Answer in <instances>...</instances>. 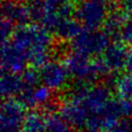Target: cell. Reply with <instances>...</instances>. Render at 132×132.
Listing matches in <instances>:
<instances>
[{
	"label": "cell",
	"instance_id": "cell-8",
	"mask_svg": "<svg viewBox=\"0 0 132 132\" xmlns=\"http://www.w3.org/2000/svg\"><path fill=\"white\" fill-rule=\"evenodd\" d=\"M39 74L42 85L46 86L52 91L64 89L68 84L70 75L65 64L59 61H48L41 67Z\"/></svg>",
	"mask_w": 132,
	"mask_h": 132
},
{
	"label": "cell",
	"instance_id": "cell-23",
	"mask_svg": "<svg viewBox=\"0 0 132 132\" xmlns=\"http://www.w3.org/2000/svg\"><path fill=\"white\" fill-rule=\"evenodd\" d=\"M118 102L122 117H124L125 119L132 118V99L121 97L120 99H118Z\"/></svg>",
	"mask_w": 132,
	"mask_h": 132
},
{
	"label": "cell",
	"instance_id": "cell-30",
	"mask_svg": "<svg viewBox=\"0 0 132 132\" xmlns=\"http://www.w3.org/2000/svg\"><path fill=\"white\" fill-rule=\"evenodd\" d=\"M77 1H80V2H81V1H84V0H77Z\"/></svg>",
	"mask_w": 132,
	"mask_h": 132
},
{
	"label": "cell",
	"instance_id": "cell-6",
	"mask_svg": "<svg viewBox=\"0 0 132 132\" xmlns=\"http://www.w3.org/2000/svg\"><path fill=\"white\" fill-rule=\"evenodd\" d=\"M128 51L125 45L119 42L109 44L100 58L95 60V64L100 75L117 73L125 68Z\"/></svg>",
	"mask_w": 132,
	"mask_h": 132
},
{
	"label": "cell",
	"instance_id": "cell-11",
	"mask_svg": "<svg viewBox=\"0 0 132 132\" xmlns=\"http://www.w3.org/2000/svg\"><path fill=\"white\" fill-rule=\"evenodd\" d=\"M2 16L20 26L27 25L32 13L30 6L19 0H4L2 4Z\"/></svg>",
	"mask_w": 132,
	"mask_h": 132
},
{
	"label": "cell",
	"instance_id": "cell-4",
	"mask_svg": "<svg viewBox=\"0 0 132 132\" xmlns=\"http://www.w3.org/2000/svg\"><path fill=\"white\" fill-rule=\"evenodd\" d=\"M105 0H84L75 9L77 21L88 30H98L104 25L108 7Z\"/></svg>",
	"mask_w": 132,
	"mask_h": 132
},
{
	"label": "cell",
	"instance_id": "cell-28",
	"mask_svg": "<svg viewBox=\"0 0 132 132\" xmlns=\"http://www.w3.org/2000/svg\"><path fill=\"white\" fill-rule=\"evenodd\" d=\"M1 132H13V131H1ZM16 132H19V131H16Z\"/></svg>",
	"mask_w": 132,
	"mask_h": 132
},
{
	"label": "cell",
	"instance_id": "cell-21",
	"mask_svg": "<svg viewBox=\"0 0 132 132\" xmlns=\"http://www.w3.org/2000/svg\"><path fill=\"white\" fill-rule=\"evenodd\" d=\"M102 132H132V120L123 119Z\"/></svg>",
	"mask_w": 132,
	"mask_h": 132
},
{
	"label": "cell",
	"instance_id": "cell-7",
	"mask_svg": "<svg viewBox=\"0 0 132 132\" xmlns=\"http://www.w3.org/2000/svg\"><path fill=\"white\" fill-rule=\"evenodd\" d=\"M25 106L13 98L5 99L1 105V131H19L26 118Z\"/></svg>",
	"mask_w": 132,
	"mask_h": 132
},
{
	"label": "cell",
	"instance_id": "cell-14",
	"mask_svg": "<svg viewBox=\"0 0 132 132\" xmlns=\"http://www.w3.org/2000/svg\"><path fill=\"white\" fill-rule=\"evenodd\" d=\"M80 32H81L80 23L78 21L72 20L70 18L63 19L58 24L56 29L54 30L55 35L59 39L64 40V41H66V40L72 41Z\"/></svg>",
	"mask_w": 132,
	"mask_h": 132
},
{
	"label": "cell",
	"instance_id": "cell-3",
	"mask_svg": "<svg viewBox=\"0 0 132 132\" xmlns=\"http://www.w3.org/2000/svg\"><path fill=\"white\" fill-rule=\"evenodd\" d=\"M108 45L109 35L105 31L88 29L81 30V32L70 43L72 52L87 57L103 54Z\"/></svg>",
	"mask_w": 132,
	"mask_h": 132
},
{
	"label": "cell",
	"instance_id": "cell-22",
	"mask_svg": "<svg viewBox=\"0 0 132 132\" xmlns=\"http://www.w3.org/2000/svg\"><path fill=\"white\" fill-rule=\"evenodd\" d=\"M1 39L2 42L8 41L10 37H12L13 33H14V29H13V23H11L10 21L2 18L1 20Z\"/></svg>",
	"mask_w": 132,
	"mask_h": 132
},
{
	"label": "cell",
	"instance_id": "cell-16",
	"mask_svg": "<svg viewBox=\"0 0 132 132\" xmlns=\"http://www.w3.org/2000/svg\"><path fill=\"white\" fill-rule=\"evenodd\" d=\"M71 128L61 114L51 111L45 117V132H71Z\"/></svg>",
	"mask_w": 132,
	"mask_h": 132
},
{
	"label": "cell",
	"instance_id": "cell-10",
	"mask_svg": "<svg viewBox=\"0 0 132 132\" xmlns=\"http://www.w3.org/2000/svg\"><path fill=\"white\" fill-rule=\"evenodd\" d=\"M27 58L10 40L2 42L1 47V69L5 73H21L25 71Z\"/></svg>",
	"mask_w": 132,
	"mask_h": 132
},
{
	"label": "cell",
	"instance_id": "cell-1",
	"mask_svg": "<svg viewBox=\"0 0 132 132\" xmlns=\"http://www.w3.org/2000/svg\"><path fill=\"white\" fill-rule=\"evenodd\" d=\"M10 41L21 50L33 67H42L51 57L53 36L42 25L20 26Z\"/></svg>",
	"mask_w": 132,
	"mask_h": 132
},
{
	"label": "cell",
	"instance_id": "cell-12",
	"mask_svg": "<svg viewBox=\"0 0 132 132\" xmlns=\"http://www.w3.org/2000/svg\"><path fill=\"white\" fill-rule=\"evenodd\" d=\"M52 97V90L46 86L41 85L31 90H24L19 95V101L25 107H34L37 105L48 106L51 104Z\"/></svg>",
	"mask_w": 132,
	"mask_h": 132
},
{
	"label": "cell",
	"instance_id": "cell-27",
	"mask_svg": "<svg viewBox=\"0 0 132 132\" xmlns=\"http://www.w3.org/2000/svg\"><path fill=\"white\" fill-rule=\"evenodd\" d=\"M107 3H120L121 0H105Z\"/></svg>",
	"mask_w": 132,
	"mask_h": 132
},
{
	"label": "cell",
	"instance_id": "cell-25",
	"mask_svg": "<svg viewBox=\"0 0 132 132\" xmlns=\"http://www.w3.org/2000/svg\"><path fill=\"white\" fill-rule=\"evenodd\" d=\"M119 4L124 11L132 12V0H121Z\"/></svg>",
	"mask_w": 132,
	"mask_h": 132
},
{
	"label": "cell",
	"instance_id": "cell-17",
	"mask_svg": "<svg viewBox=\"0 0 132 132\" xmlns=\"http://www.w3.org/2000/svg\"><path fill=\"white\" fill-rule=\"evenodd\" d=\"M23 128L28 132H45V118L36 110L26 114Z\"/></svg>",
	"mask_w": 132,
	"mask_h": 132
},
{
	"label": "cell",
	"instance_id": "cell-18",
	"mask_svg": "<svg viewBox=\"0 0 132 132\" xmlns=\"http://www.w3.org/2000/svg\"><path fill=\"white\" fill-rule=\"evenodd\" d=\"M116 90L121 97L132 99V74L127 73L116 79Z\"/></svg>",
	"mask_w": 132,
	"mask_h": 132
},
{
	"label": "cell",
	"instance_id": "cell-20",
	"mask_svg": "<svg viewBox=\"0 0 132 132\" xmlns=\"http://www.w3.org/2000/svg\"><path fill=\"white\" fill-rule=\"evenodd\" d=\"M120 37L126 45L132 46V15L127 18L120 32Z\"/></svg>",
	"mask_w": 132,
	"mask_h": 132
},
{
	"label": "cell",
	"instance_id": "cell-5",
	"mask_svg": "<svg viewBox=\"0 0 132 132\" xmlns=\"http://www.w3.org/2000/svg\"><path fill=\"white\" fill-rule=\"evenodd\" d=\"M65 66L69 74L80 84L90 85L99 78L100 73L94 62H91L89 57L80 55L75 52L69 53L65 57Z\"/></svg>",
	"mask_w": 132,
	"mask_h": 132
},
{
	"label": "cell",
	"instance_id": "cell-15",
	"mask_svg": "<svg viewBox=\"0 0 132 132\" xmlns=\"http://www.w3.org/2000/svg\"><path fill=\"white\" fill-rule=\"evenodd\" d=\"M126 11L123 9L121 10H114L110 13H108L107 19L104 23V31L109 36H116L120 35V32L127 20Z\"/></svg>",
	"mask_w": 132,
	"mask_h": 132
},
{
	"label": "cell",
	"instance_id": "cell-9",
	"mask_svg": "<svg viewBox=\"0 0 132 132\" xmlns=\"http://www.w3.org/2000/svg\"><path fill=\"white\" fill-rule=\"evenodd\" d=\"M84 103L91 114H101L111 98L110 89L105 85L88 86L84 96Z\"/></svg>",
	"mask_w": 132,
	"mask_h": 132
},
{
	"label": "cell",
	"instance_id": "cell-26",
	"mask_svg": "<svg viewBox=\"0 0 132 132\" xmlns=\"http://www.w3.org/2000/svg\"><path fill=\"white\" fill-rule=\"evenodd\" d=\"M35 1H43L48 5L52 6H58L64 2H66V0H30V2H35Z\"/></svg>",
	"mask_w": 132,
	"mask_h": 132
},
{
	"label": "cell",
	"instance_id": "cell-29",
	"mask_svg": "<svg viewBox=\"0 0 132 132\" xmlns=\"http://www.w3.org/2000/svg\"><path fill=\"white\" fill-rule=\"evenodd\" d=\"M22 132H28V131H25V130H23V131H22Z\"/></svg>",
	"mask_w": 132,
	"mask_h": 132
},
{
	"label": "cell",
	"instance_id": "cell-2",
	"mask_svg": "<svg viewBox=\"0 0 132 132\" xmlns=\"http://www.w3.org/2000/svg\"><path fill=\"white\" fill-rule=\"evenodd\" d=\"M89 85L78 82L65 97L60 106V114L74 129H84L90 112L84 103V93Z\"/></svg>",
	"mask_w": 132,
	"mask_h": 132
},
{
	"label": "cell",
	"instance_id": "cell-19",
	"mask_svg": "<svg viewBox=\"0 0 132 132\" xmlns=\"http://www.w3.org/2000/svg\"><path fill=\"white\" fill-rule=\"evenodd\" d=\"M21 76H22V79L25 86V90L34 89L35 87H37L38 80L40 79V74L34 68L26 69L25 71L22 72Z\"/></svg>",
	"mask_w": 132,
	"mask_h": 132
},
{
	"label": "cell",
	"instance_id": "cell-24",
	"mask_svg": "<svg viewBox=\"0 0 132 132\" xmlns=\"http://www.w3.org/2000/svg\"><path fill=\"white\" fill-rule=\"evenodd\" d=\"M125 69L127 70L128 73L132 74V50H130L127 54V59L125 63Z\"/></svg>",
	"mask_w": 132,
	"mask_h": 132
},
{
	"label": "cell",
	"instance_id": "cell-13",
	"mask_svg": "<svg viewBox=\"0 0 132 132\" xmlns=\"http://www.w3.org/2000/svg\"><path fill=\"white\" fill-rule=\"evenodd\" d=\"M25 90V86L22 76L14 73L3 72L0 79V91L3 98H12L15 95H20Z\"/></svg>",
	"mask_w": 132,
	"mask_h": 132
}]
</instances>
